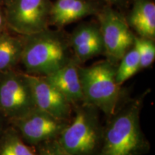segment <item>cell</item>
Returning <instances> with one entry per match:
<instances>
[{
    "label": "cell",
    "mask_w": 155,
    "mask_h": 155,
    "mask_svg": "<svg viewBox=\"0 0 155 155\" xmlns=\"http://www.w3.org/2000/svg\"><path fill=\"white\" fill-rule=\"evenodd\" d=\"M147 91L134 98L127 97L103 127L98 155H144L150 144L141 127L140 116Z\"/></svg>",
    "instance_id": "1"
},
{
    "label": "cell",
    "mask_w": 155,
    "mask_h": 155,
    "mask_svg": "<svg viewBox=\"0 0 155 155\" xmlns=\"http://www.w3.org/2000/svg\"><path fill=\"white\" fill-rule=\"evenodd\" d=\"M20 64L30 75L47 76L71 61L73 55L68 35L62 29L49 28L36 33L23 35Z\"/></svg>",
    "instance_id": "2"
},
{
    "label": "cell",
    "mask_w": 155,
    "mask_h": 155,
    "mask_svg": "<svg viewBox=\"0 0 155 155\" xmlns=\"http://www.w3.org/2000/svg\"><path fill=\"white\" fill-rule=\"evenodd\" d=\"M116 65L107 59L88 67H80L83 102L107 116L113 114L128 97L116 78Z\"/></svg>",
    "instance_id": "3"
},
{
    "label": "cell",
    "mask_w": 155,
    "mask_h": 155,
    "mask_svg": "<svg viewBox=\"0 0 155 155\" xmlns=\"http://www.w3.org/2000/svg\"><path fill=\"white\" fill-rule=\"evenodd\" d=\"M74 115L58 138L71 155H98L102 143L103 127L99 110L85 103L73 107Z\"/></svg>",
    "instance_id": "4"
},
{
    "label": "cell",
    "mask_w": 155,
    "mask_h": 155,
    "mask_svg": "<svg viewBox=\"0 0 155 155\" xmlns=\"http://www.w3.org/2000/svg\"><path fill=\"white\" fill-rule=\"evenodd\" d=\"M35 108L28 75L18 69L0 74V113L7 119H17Z\"/></svg>",
    "instance_id": "5"
},
{
    "label": "cell",
    "mask_w": 155,
    "mask_h": 155,
    "mask_svg": "<svg viewBox=\"0 0 155 155\" xmlns=\"http://www.w3.org/2000/svg\"><path fill=\"white\" fill-rule=\"evenodd\" d=\"M106 59L117 65L132 47L135 34L124 16L110 6H106L96 15Z\"/></svg>",
    "instance_id": "6"
},
{
    "label": "cell",
    "mask_w": 155,
    "mask_h": 155,
    "mask_svg": "<svg viewBox=\"0 0 155 155\" xmlns=\"http://www.w3.org/2000/svg\"><path fill=\"white\" fill-rule=\"evenodd\" d=\"M50 0H13L5 7L8 28L20 35H29L49 28Z\"/></svg>",
    "instance_id": "7"
},
{
    "label": "cell",
    "mask_w": 155,
    "mask_h": 155,
    "mask_svg": "<svg viewBox=\"0 0 155 155\" xmlns=\"http://www.w3.org/2000/svg\"><path fill=\"white\" fill-rule=\"evenodd\" d=\"M69 122L35 108L25 115L9 121V124L18 131L26 144L35 148L58 139Z\"/></svg>",
    "instance_id": "8"
},
{
    "label": "cell",
    "mask_w": 155,
    "mask_h": 155,
    "mask_svg": "<svg viewBox=\"0 0 155 155\" xmlns=\"http://www.w3.org/2000/svg\"><path fill=\"white\" fill-rule=\"evenodd\" d=\"M28 77L35 108L58 119L71 121L73 106L65 96L45 76L28 75Z\"/></svg>",
    "instance_id": "9"
},
{
    "label": "cell",
    "mask_w": 155,
    "mask_h": 155,
    "mask_svg": "<svg viewBox=\"0 0 155 155\" xmlns=\"http://www.w3.org/2000/svg\"><path fill=\"white\" fill-rule=\"evenodd\" d=\"M68 38L73 55L81 65L104 53L98 23L85 22L79 25L68 35Z\"/></svg>",
    "instance_id": "10"
},
{
    "label": "cell",
    "mask_w": 155,
    "mask_h": 155,
    "mask_svg": "<svg viewBox=\"0 0 155 155\" xmlns=\"http://www.w3.org/2000/svg\"><path fill=\"white\" fill-rule=\"evenodd\" d=\"M81 64L73 58L66 65L45 76L63 94L73 107L83 103V95L80 78Z\"/></svg>",
    "instance_id": "11"
},
{
    "label": "cell",
    "mask_w": 155,
    "mask_h": 155,
    "mask_svg": "<svg viewBox=\"0 0 155 155\" xmlns=\"http://www.w3.org/2000/svg\"><path fill=\"white\" fill-rule=\"evenodd\" d=\"M99 9L88 0H56L52 3L50 25L63 29L66 25L90 16L96 15Z\"/></svg>",
    "instance_id": "12"
},
{
    "label": "cell",
    "mask_w": 155,
    "mask_h": 155,
    "mask_svg": "<svg viewBox=\"0 0 155 155\" xmlns=\"http://www.w3.org/2000/svg\"><path fill=\"white\" fill-rule=\"evenodd\" d=\"M125 18L136 35L155 40V4L152 0H134Z\"/></svg>",
    "instance_id": "13"
},
{
    "label": "cell",
    "mask_w": 155,
    "mask_h": 155,
    "mask_svg": "<svg viewBox=\"0 0 155 155\" xmlns=\"http://www.w3.org/2000/svg\"><path fill=\"white\" fill-rule=\"evenodd\" d=\"M23 35L6 32L0 37V74L17 68L23 50Z\"/></svg>",
    "instance_id": "14"
},
{
    "label": "cell",
    "mask_w": 155,
    "mask_h": 155,
    "mask_svg": "<svg viewBox=\"0 0 155 155\" xmlns=\"http://www.w3.org/2000/svg\"><path fill=\"white\" fill-rule=\"evenodd\" d=\"M0 155H37L35 149L25 142L18 131L9 124L0 137Z\"/></svg>",
    "instance_id": "15"
},
{
    "label": "cell",
    "mask_w": 155,
    "mask_h": 155,
    "mask_svg": "<svg viewBox=\"0 0 155 155\" xmlns=\"http://www.w3.org/2000/svg\"><path fill=\"white\" fill-rule=\"evenodd\" d=\"M141 70L139 53L133 45L124 54L116 65V78L118 84L123 86L126 81Z\"/></svg>",
    "instance_id": "16"
},
{
    "label": "cell",
    "mask_w": 155,
    "mask_h": 155,
    "mask_svg": "<svg viewBox=\"0 0 155 155\" xmlns=\"http://www.w3.org/2000/svg\"><path fill=\"white\" fill-rule=\"evenodd\" d=\"M133 45L139 53L141 69L150 67L155 60L154 40L141 38L135 35Z\"/></svg>",
    "instance_id": "17"
},
{
    "label": "cell",
    "mask_w": 155,
    "mask_h": 155,
    "mask_svg": "<svg viewBox=\"0 0 155 155\" xmlns=\"http://www.w3.org/2000/svg\"><path fill=\"white\" fill-rule=\"evenodd\" d=\"M35 149L37 155H71L60 145L57 139L38 145Z\"/></svg>",
    "instance_id": "18"
},
{
    "label": "cell",
    "mask_w": 155,
    "mask_h": 155,
    "mask_svg": "<svg viewBox=\"0 0 155 155\" xmlns=\"http://www.w3.org/2000/svg\"><path fill=\"white\" fill-rule=\"evenodd\" d=\"M9 31L11 30L9 29L7 23L5 7L0 5V37Z\"/></svg>",
    "instance_id": "19"
},
{
    "label": "cell",
    "mask_w": 155,
    "mask_h": 155,
    "mask_svg": "<svg viewBox=\"0 0 155 155\" xmlns=\"http://www.w3.org/2000/svg\"><path fill=\"white\" fill-rule=\"evenodd\" d=\"M9 125V122L7 119L0 113V137L5 131V129Z\"/></svg>",
    "instance_id": "20"
},
{
    "label": "cell",
    "mask_w": 155,
    "mask_h": 155,
    "mask_svg": "<svg viewBox=\"0 0 155 155\" xmlns=\"http://www.w3.org/2000/svg\"><path fill=\"white\" fill-rule=\"evenodd\" d=\"M13 0H0V5H2V7H5L6 6H7L9 3L12 2Z\"/></svg>",
    "instance_id": "21"
},
{
    "label": "cell",
    "mask_w": 155,
    "mask_h": 155,
    "mask_svg": "<svg viewBox=\"0 0 155 155\" xmlns=\"http://www.w3.org/2000/svg\"><path fill=\"white\" fill-rule=\"evenodd\" d=\"M104 1H105L106 2H107L108 4H111V5H112V4H115V3L119 2L122 1V0H104Z\"/></svg>",
    "instance_id": "22"
}]
</instances>
